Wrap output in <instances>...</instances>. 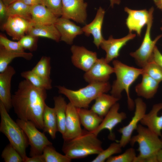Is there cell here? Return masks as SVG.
<instances>
[{"label": "cell", "mask_w": 162, "mask_h": 162, "mask_svg": "<svg viewBox=\"0 0 162 162\" xmlns=\"http://www.w3.org/2000/svg\"><path fill=\"white\" fill-rule=\"evenodd\" d=\"M46 90L35 87L25 79L20 82L12 95V107L18 118L31 121L38 128L43 130Z\"/></svg>", "instance_id": "1"}, {"label": "cell", "mask_w": 162, "mask_h": 162, "mask_svg": "<svg viewBox=\"0 0 162 162\" xmlns=\"http://www.w3.org/2000/svg\"><path fill=\"white\" fill-rule=\"evenodd\" d=\"M97 136L92 132L83 130L78 136L64 141L62 150L64 155L71 160L98 154L104 149L102 142Z\"/></svg>", "instance_id": "2"}, {"label": "cell", "mask_w": 162, "mask_h": 162, "mask_svg": "<svg viewBox=\"0 0 162 162\" xmlns=\"http://www.w3.org/2000/svg\"><path fill=\"white\" fill-rule=\"evenodd\" d=\"M112 64L116 78L112 86L111 95L120 100L122 92L124 90L127 95L128 108L132 111L135 103L130 96V87L138 76L142 74L143 70L129 66L117 60H114Z\"/></svg>", "instance_id": "3"}, {"label": "cell", "mask_w": 162, "mask_h": 162, "mask_svg": "<svg viewBox=\"0 0 162 162\" xmlns=\"http://www.w3.org/2000/svg\"><path fill=\"white\" fill-rule=\"evenodd\" d=\"M137 134L132 136L130 143L132 146L137 143L139 155L134 162H157L156 154L162 148V142L159 136L147 127L138 124Z\"/></svg>", "instance_id": "4"}, {"label": "cell", "mask_w": 162, "mask_h": 162, "mask_svg": "<svg viewBox=\"0 0 162 162\" xmlns=\"http://www.w3.org/2000/svg\"><path fill=\"white\" fill-rule=\"evenodd\" d=\"M56 87L58 93L67 97L70 102L76 108L87 109L92 101L100 94L107 93L111 88L108 81L89 83L86 86L76 90L68 89L64 86Z\"/></svg>", "instance_id": "5"}, {"label": "cell", "mask_w": 162, "mask_h": 162, "mask_svg": "<svg viewBox=\"0 0 162 162\" xmlns=\"http://www.w3.org/2000/svg\"><path fill=\"white\" fill-rule=\"evenodd\" d=\"M3 104L0 102V131L22 157L23 162L27 157L26 149L29 145L27 137L22 129L10 117Z\"/></svg>", "instance_id": "6"}, {"label": "cell", "mask_w": 162, "mask_h": 162, "mask_svg": "<svg viewBox=\"0 0 162 162\" xmlns=\"http://www.w3.org/2000/svg\"><path fill=\"white\" fill-rule=\"evenodd\" d=\"M154 8L152 7L149 10V16L145 36L140 47L136 51L132 52L130 55L135 60L137 64L142 68H143L152 58L154 48L157 41L162 37L160 34L154 40L151 37V31L153 20V14Z\"/></svg>", "instance_id": "7"}, {"label": "cell", "mask_w": 162, "mask_h": 162, "mask_svg": "<svg viewBox=\"0 0 162 162\" xmlns=\"http://www.w3.org/2000/svg\"><path fill=\"white\" fill-rule=\"evenodd\" d=\"M16 122L26 134L30 146L31 157L42 154L44 148L52 145L44 134L40 131L32 122L18 118Z\"/></svg>", "instance_id": "8"}, {"label": "cell", "mask_w": 162, "mask_h": 162, "mask_svg": "<svg viewBox=\"0 0 162 162\" xmlns=\"http://www.w3.org/2000/svg\"><path fill=\"white\" fill-rule=\"evenodd\" d=\"M134 102L135 109L134 116L127 125L118 130L121 134V139L118 142L122 148L124 147L130 142L134 131L136 130L138 123L146 114L147 106L142 100L138 98Z\"/></svg>", "instance_id": "9"}, {"label": "cell", "mask_w": 162, "mask_h": 162, "mask_svg": "<svg viewBox=\"0 0 162 162\" xmlns=\"http://www.w3.org/2000/svg\"><path fill=\"white\" fill-rule=\"evenodd\" d=\"M87 6L84 0H62L61 17L84 24L87 17Z\"/></svg>", "instance_id": "10"}, {"label": "cell", "mask_w": 162, "mask_h": 162, "mask_svg": "<svg viewBox=\"0 0 162 162\" xmlns=\"http://www.w3.org/2000/svg\"><path fill=\"white\" fill-rule=\"evenodd\" d=\"M34 25L31 20L18 16H8L3 28L13 39L19 40Z\"/></svg>", "instance_id": "11"}, {"label": "cell", "mask_w": 162, "mask_h": 162, "mask_svg": "<svg viewBox=\"0 0 162 162\" xmlns=\"http://www.w3.org/2000/svg\"><path fill=\"white\" fill-rule=\"evenodd\" d=\"M106 61L105 58H98L93 66L83 75L85 81L89 83L108 82L114 69Z\"/></svg>", "instance_id": "12"}, {"label": "cell", "mask_w": 162, "mask_h": 162, "mask_svg": "<svg viewBox=\"0 0 162 162\" xmlns=\"http://www.w3.org/2000/svg\"><path fill=\"white\" fill-rule=\"evenodd\" d=\"M119 104L116 103L104 118L102 122L97 128L92 132L98 136L103 130L107 129L109 132L108 137L109 139L112 140H115V135L113 132L114 128L127 118L126 114L124 112H119Z\"/></svg>", "instance_id": "13"}, {"label": "cell", "mask_w": 162, "mask_h": 162, "mask_svg": "<svg viewBox=\"0 0 162 162\" xmlns=\"http://www.w3.org/2000/svg\"><path fill=\"white\" fill-rule=\"evenodd\" d=\"M70 50L72 54L71 61L73 65L85 72L93 66L98 59L96 52L89 51L84 46L73 45Z\"/></svg>", "instance_id": "14"}, {"label": "cell", "mask_w": 162, "mask_h": 162, "mask_svg": "<svg viewBox=\"0 0 162 162\" xmlns=\"http://www.w3.org/2000/svg\"><path fill=\"white\" fill-rule=\"evenodd\" d=\"M76 108L70 102L67 104L65 131L62 135L64 141L73 139L80 135L83 130Z\"/></svg>", "instance_id": "15"}, {"label": "cell", "mask_w": 162, "mask_h": 162, "mask_svg": "<svg viewBox=\"0 0 162 162\" xmlns=\"http://www.w3.org/2000/svg\"><path fill=\"white\" fill-rule=\"evenodd\" d=\"M136 36V34L129 33L126 36L120 38L115 39L111 35L108 39H104L100 46L106 52L105 58L106 62L109 63L114 58H117L119 55L120 51L122 48Z\"/></svg>", "instance_id": "16"}, {"label": "cell", "mask_w": 162, "mask_h": 162, "mask_svg": "<svg viewBox=\"0 0 162 162\" xmlns=\"http://www.w3.org/2000/svg\"><path fill=\"white\" fill-rule=\"evenodd\" d=\"M124 10L128 14L126 24L129 33L135 31L138 36H140L143 28L147 25L149 20V10H134L127 7L124 8Z\"/></svg>", "instance_id": "17"}, {"label": "cell", "mask_w": 162, "mask_h": 162, "mask_svg": "<svg viewBox=\"0 0 162 162\" xmlns=\"http://www.w3.org/2000/svg\"><path fill=\"white\" fill-rule=\"evenodd\" d=\"M14 68L9 65L3 72L0 73V102L8 111L12 107L11 94V80L15 74Z\"/></svg>", "instance_id": "18"}, {"label": "cell", "mask_w": 162, "mask_h": 162, "mask_svg": "<svg viewBox=\"0 0 162 162\" xmlns=\"http://www.w3.org/2000/svg\"><path fill=\"white\" fill-rule=\"evenodd\" d=\"M54 25L60 34V40L68 44H72L74 38L83 33L82 28L62 17H58Z\"/></svg>", "instance_id": "19"}, {"label": "cell", "mask_w": 162, "mask_h": 162, "mask_svg": "<svg viewBox=\"0 0 162 162\" xmlns=\"http://www.w3.org/2000/svg\"><path fill=\"white\" fill-rule=\"evenodd\" d=\"M105 14L104 9L100 7L93 20L82 28L86 36H89L90 34L92 35L94 38L93 43L98 48L104 39L101 30Z\"/></svg>", "instance_id": "20"}, {"label": "cell", "mask_w": 162, "mask_h": 162, "mask_svg": "<svg viewBox=\"0 0 162 162\" xmlns=\"http://www.w3.org/2000/svg\"><path fill=\"white\" fill-rule=\"evenodd\" d=\"M161 109L162 103L154 104L150 111L145 114L140 122L159 137H162V113L160 116L158 115Z\"/></svg>", "instance_id": "21"}, {"label": "cell", "mask_w": 162, "mask_h": 162, "mask_svg": "<svg viewBox=\"0 0 162 162\" xmlns=\"http://www.w3.org/2000/svg\"><path fill=\"white\" fill-rule=\"evenodd\" d=\"M31 13L34 25L55 24L58 18L43 4L32 6Z\"/></svg>", "instance_id": "22"}, {"label": "cell", "mask_w": 162, "mask_h": 162, "mask_svg": "<svg viewBox=\"0 0 162 162\" xmlns=\"http://www.w3.org/2000/svg\"><path fill=\"white\" fill-rule=\"evenodd\" d=\"M76 108L81 124L88 131H94L103 120V118L91 109L84 108Z\"/></svg>", "instance_id": "23"}, {"label": "cell", "mask_w": 162, "mask_h": 162, "mask_svg": "<svg viewBox=\"0 0 162 162\" xmlns=\"http://www.w3.org/2000/svg\"><path fill=\"white\" fill-rule=\"evenodd\" d=\"M142 75V81L136 86L135 91L139 96L146 99H151L156 93L159 82L146 74Z\"/></svg>", "instance_id": "24"}, {"label": "cell", "mask_w": 162, "mask_h": 162, "mask_svg": "<svg viewBox=\"0 0 162 162\" xmlns=\"http://www.w3.org/2000/svg\"><path fill=\"white\" fill-rule=\"evenodd\" d=\"M95 100L91 109L104 118L112 106L119 100L112 95L104 93L100 94Z\"/></svg>", "instance_id": "25"}, {"label": "cell", "mask_w": 162, "mask_h": 162, "mask_svg": "<svg viewBox=\"0 0 162 162\" xmlns=\"http://www.w3.org/2000/svg\"><path fill=\"white\" fill-rule=\"evenodd\" d=\"M27 34L38 37L46 38L56 42L60 40V34L54 24L34 25Z\"/></svg>", "instance_id": "26"}, {"label": "cell", "mask_w": 162, "mask_h": 162, "mask_svg": "<svg viewBox=\"0 0 162 162\" xmlns=\"http://www.w3.org/2000/svg\"><path fill=\"white\" fill-rule=\"evenodd\" d=\"M44 132L49 134L54 140L58 131L57 122L54 108H51L46 105L43 114Z\"/></svg>", "instance_id": "27"}, {"label": "cell", "mask_w": 162, "mask_h": 162, "mask_svg": "<svg viewBox=\"0 0 162 162\" xmlns=\"http://www.w3.org/2000/svg\"><path fill=\"white\" fill-rule=\"evenodd\" d=\"M54 108L57 122L58 131L63 135L65 131V124L67 104L61 95L53 98Z\"/></svg>", "instance_id": "28"}, {"label": "cell", "mask_w": 162, "mask_h": 162, "mask_svg": "<svg viewBox=\"0 0 162 162\" xmlns=\"http://www.w3.org/2000/svg\"><path fill=\"white\" fill-rule=\"evenodd\" d=\"M33 55L31 52L11 51L5 49L0 46V73L4 71L9 66V64L15 58H22L27 60H30Z\"/></svg>", "instance_id": "29"}, {"label": "cell", "mask_w": 162, "mask_h": 162, "mask_svg": "<svg viewBox=\"0 0 162 162\" xmlns=\"http://www.w3.org/2000/svg\"><path fill=\"white\" fill-rule=\"evenodd\" d=\"M31 7L17 0L7 6V18L10 16L16 15L31 20Z\"/></svg>", "instance_id": "30"}, {"label": "cell", "mask_w": 162, "mask_h": 162, "mask_svg": "<svg viewBox=\"0 0 162 162\" xmlns=\"http://www.w3.org/2000/svg\"><path fill=\"white\" fill-rule=\"evenodd\" d=\"M20 75L36 87L46 90L52 88L51 79L46 80L44 78L31 70L22 71Z\"/></svg>", "instance_id": "31"}, {"label": "cell", "mask_w": 162, "mask_h": 162, "mask_svg": "<svg viewBox=\"0 0 162 162\" xmlns=\"http://www.w3.org/2000/svg\"><path fill=\"white\" fill-rule=\"evenodd\" d=\"M51 69L50 57L43 56L31 70L44 78L50 80Z\"/></svg>", "instance_id": "32"}, {"label": "cell", "mask_w": 162, "mask_h": 162, "mask_svg": "<svg viewBox=\"0 0 162 162\" xmlns=\"http://www.w3.org/2000/svg\"><path fill=\"white\" fill-rule=\"evenodd\" d=\"M45 162H70L71 159L57 152L52 145L46 146L43 154Z\"/></svg>", "instance_id": "33"}, {"label": "cell", "mask_w": 162, "mask_h": 162, "mask_svg": "<svg viewBox=\"0 0 162 162\" xmlns=\"http://www.w3.org/2000/svg\"><path fill=\"white\" fill-rule=\"evenodd\" d=\"M142 68V74L148 75L159 83L162 81V67L152 59Z\"/></svg>", "instance_id": "34"}, {"label": "cell", "mask_w": 162, "mask_h": 162, "mask_svg": "<svg viewBox=\"0 0 162 162\" xmlns=\"http://www.w3.org/2000/svg\"><path fill=\"white\" fill-rule=\"evenodd\" d=\"M122 148L118 142L112 143L107 148L103 150L98 154L91 162H104L113 154L121 153Z\"/></svg>", "instance_id": "35"}, {"label": "cell", "mask_w": 162, "mask_h": 162, "mask_svg": "<svg viewBox=\"0 0 162 162\" xmlns=\"http://www.w3.org/2000/svg\"><path fill=\"white\" fill-rule=\"evenodd\" d=\"M1 156L5 162H23L20 154L10 143L4 149Z\"/></svg>", "instance_id": "36"}, {"label": "cell", "mask_w": 162, "mask_h": 162, "mask_svg": "<svg viewBox=\"0 0 162 162\" xmlns=\"http://www.w3.org/2000/svg\"><path fill=\"white\" fill-rule=\"evenodd\" d=\"M135 149L130 148L122 154L112 156L106 160L107 162H134L136 158Z\"/></svg>", "instance_id": "37"}, {"label": "cell", "mask_w": 162, "mask_h": 162, "mask_svg": "<svg viewBox=\"0 0 162 162\" xmlns=\"http://www.w3.org/2000/svg\"><path fill=\"white\" fill-rule=\"evenodd\" d=\"M0 44L6 50L13 52H23L25 49L19 42H15L8 39L4 35H0Z\"/></svg>", "instance_id": "38"}, {"label": "cell", "mask_w": 162, "mask_h": 162, "mask_svg": "<svg viewBox=\"0 0 162 162\" xmlns=\"http://www.w3.org/2000/svg\"><path fill=\"white\" fill-rule=\"evenodd\" d=\"M38 37L29 34L25 35L18 41L22 47L25 50L30 51H34L37 48Z\"/></svg>", "instance_id": "39"}, {"label": "cell", "mask_w": 162, "mask_h": 162, "mask_svg": "<svg viewBox=\"0 0 162 162\" xmlns=\"http://www.w3.org/2000/svg\"><path fill=\"white\" fill-rule=\"evenodd\" d=\"M42 3L57 17L61 16L62 0H41Z\"/></svg>", "instance_id": "40"}, {"label": "cell", "mask_w": 162, "mask_h": 162, "mask_svg": "<svg viewBox=\"0 0 162 162\" xmlns=\"http://www.w3.org/2000/svg\"><path fill=\"white\" fill-rule=\"evenodd\" d=\"M152 59L162 67V54L156 46L154 50Z\"/></svg>", "instance_id": "41"}, {"label": "cell", "mask_w": 162, "mask_h": 162, "mask_svg": "<svg viewBox=\"0 0 162 162\" xmlns=\"http://www.w3.org/2000/svg\"><path fill=\"white\" fill-rule=\"evenodd\" d=\"M24 162H45L43 154L27 157Z\"/></svg>", "instance_id": "42"}, {"label": "cell", "mask_w": 162, "mask_h": 162, "mask_svg": "<svg viewBox=\"0 0 162 162\" xmlns=\"http://www.w3.org/2000/svg\"><path fill=\"white\" fill-rule=\"evenodd\" d=\"M7 6L2 0H0V20L2 21L7 16Z\"/></svg>", "instance_id": "43"}, {"label": "cell", "mask_w": 162, "mask_h": 162, "mask_svg": "<svg viewBox=\"0 0 162 162\" xmlns=\"http://www.w3.org/2000/svg\"><path fill=\"white\" fill-rule=\"evenodd\" d=\"M26 4L32 6L34 5L42 4L41 0H18Z\"/></svg>", "instance_id": "44"}, {"label": "cell", "mask_w": 162, "mask_h": 162, "mask_svg": "<svg viewBox=\"0 0 162 162\" xmlns=\"http://www.w3.org/2000/svg\"><path fill=\"white\" fill-rule=\"evenodd\" d=\"M157 162H162V148L160 149L156 154Z\"/></svg>", "instance_id": "45"}, {"label": "cell", "mask_w": 162, "mask_h": 162, "mask_svg": "<svg viewBox=\"0 0 162 162\" xmlns=\"http://www.w3.org/2000/svg\"><path fill=\"white\" fill-rule=\"evenodd\" d=\"M157 8L162 12V0H153Z\"/></svg>", "instance_id": "46"}, {"label": "cell", "mask_w": 162, "mask_h": 162, "mask_svg": "<svg viewBox=\"0 0 162 162\" xmlns=\"http://www.w3.org/2000/svg\"><path fill=\"white\" fill-rule=\"evenodd\" d=\"M110 6L112 8L114 6V4H119L121 2V0H110Z\"/></svg>", "instance_id": "47"}, {"label": "cell", "mask_w": 162, "mask_h": 162, "mask_svg": "<svg viewBox=\"0 0 162 162\" xmlns=\"http://www.w3.org/2000/svg\"><path fill=\"white\" fill-rule=\"evenodd\" d=\"M5 5L7 6L17 0H2Z\"/></svg>", "instance_id": "48"}, {"label": "cell", "mask_w": 162, "mask_h": 162, "mask_svg": "<svg viewBox=\"0 0 162 162\" xmlns=\"http://www.w3.org/2000/svg\"><path fill=\"white\" fill-rule=\"evenodd\" d=\"M161 22H162V20H161ZM160 29L161 30V31H162V26H161V27H160Z\"/></svg>", "instance_id": "49"}, {"label": "cell", "mask_w": 162, "mask_h": 162, "mask_svg": "<svg viewBox=\"0 0 162 162\" xmlns=\"http://www.w3.org/2000/svg\"><path fill=\"white\" fill-rule=\"evenodd\" d=\"M161 141H162V139H161Z\"/></svg>", "instance_id": "50"}]
</instances>
